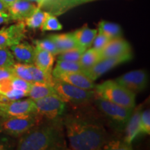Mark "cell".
I'll return each mask as SVG.
<instances>
[{"mask_svg":"<svg viewBox=\"0 0 150 150\" xmlns=\"http://www.w3.org/2000/svg\"><path fill=\"white\" fill-rule=\"evenodd\" d=\"M62 121L72 149H102L108 142L106 131L101 125L72 115H66Z\"/></svg>","mask_w":150,"mask_h":150,"instance_id":"cell-1","label":"cell"},{"mask_svg":"<svg viewBox=\"0 0 150 150\" xmlns=\"http://www.w3.org/2000/svg\"><path fill=\"white\" fill-rule=\"evenodd\" d=\"M19 150L65 149L64 126L60 118L35 125L19 138L16 143Z\"/></svg>","mask_w":150,"mask_h":150,"instance_id":"cell-2","label":"cell"},{"mask_svg":"<svg viewBox=\"0 0 150 150\" xmlns=\"http://www.w3.org/2000/svg\"><path fill=\"white\" fill-rule=\"evenodd\" d=\"M99 97L124 107H136V93L129 91L116 81L108 80L95 86Z\"/></svg>","mask_w":150,"mask_h":150,"instance_id":"cell-3","label":"cell"},{"mask_svg":"<svg viewBox=\"0 0 150 150\" xmlns=\"http://www.w3.org/2000/svg\"><path fill=\"white\" fill-rule=\"evenodd\" d=\"M36 114L20 116H6L0 119V130L12 138H20L40 120Z\"/></svg>","mask_w":150,"mask_h":150,"instance_id":"cell-4","label":"cell"},{"mask_svg":"<svg viewBox=\"0 0 150 150\" xmlns=\"http://www.w3.org/2000/svg\"><path fill=\"white\" fill-rule=\"evenodd\" d=\"M53 87L56 95L63 102L74 105L86 104L89 102L95 95V91L92 90L81 88L56 78H54Z\"/></svg>","mask_w":150,"mask_h":150,"instance_id":"cell-5","label":"cell"},{"mask_svg":"<svg viewBox=\"0 0 150 150\" xmlns=\"http://www.w3.org/2000/svg\"><path fill=\"white\" fill-rule=\"evenodd\" d=\"M35 114L48 120L59 119L65 110V103L56 95L35 100Z\"/></svg>","mask_w":150,"mask_h":150,"instance_id":"cell-6","label":"cell"},{"mask_svg":"<svg viewBox=\"0 0 150 150\" xmlns=\"http://www.w3.org/2000/svg\"><path fill=\"white\" fill-rule=\"evenodd\" d=\"M95 104L100 111L120 127L126 126L134 110V108L124 107L99 97Z\"/></svg>","mask_w":150,"mask_h":150,"instance_id":"cell-7","label":"cell"},{"mask_svg":"<svg viewBox=\"0 0 150 150\" xmlns=\"http://www.w3.org/2000/svg\"><path fill=\"white\" fill-rule=\"evenodd\" d=\"M132 59V54L129 55L115 56V57L104 58L95 63L89 68L84 70L83 74L93 81H95L99 77H100L104 73L111 70L112 68L117 65L126 63Z\"/></svg>","mask_w":150,"mask_h":150,"instance_id":"cell-8","label":"cell"},{"mask_svg":"<svg viewBox=\"0 0 150 150\" xmlns=\"http://www.w3.org/2000/svg\"><path fill=\"white\" fill-rule=\"evenodd\" d=\"M0 108L3 112L4 117L35 114V102L31 98L0 102Z\"/></svg>","mask_w":150,"mask_h":150,"instance_id":"cell-9","label":"cell"},{"mask_svg":"<svg viewBox=\"0 0 150 150\" xmlns=\"http://www.w3.org/2000/svg\"><path fill=\"white\" fill-rule=\"evenodd\" d=\"M115 81L129 91L136 93L143 91L146 88L148 76L145 70H137L124 74L116 79Z\"/></svg>","mask_w":150,"mask_h":150,"instance_id":"cell-10","label":"cell"},{"mask_svg":"<svg viewBox=\"0 0 150 150\" xmlns=\"http://www.w3.org/2000/svg\"><path fill=\"white\" fill-rule=\"evenodd\" d=\"M25 24L23 21L4 27L0 29V47L11 46L24 40L25 38Z\"/></svg>","mask_w":150,"mask_h":150,"instance_id":"cell-11","label":"cell"},{"mask_svg":"<svg viewBox=\"0 0 150 150\" xmlns=\"http://www.w3.org/2000/svg\"><path fill=\"white\" fill-rule=\"evenodd\" d=\"M97 0H51L44 4L41 8L55 16L65 13L71 9Z\"/></svg>","mask_w":150,"mask_h":150,"instance_id":"cell-12","label":"cell"},{"mask_svg":"<svg viewBox=\"0 0 150 150\" xmlns=\"http://www.w3.org/2000/svg\"><path fill=\"white\" fill-rule=\"evenodd\" d=\"M99 52L102 59L132 54L130 44L122 37L110 39Z\"/></svg>","mask_w":150,"mask_h":150,"instance_id":"cell-13","label":"cell"},{"mask_svg":"<svg viewBox=\"0 0 150 150\" xmlns=\"http://www.w3.org/2000/svg\"><path fill=\"white\" fill-rule=\"evenodd\" d=\"M38 6L28 0H18L8 7V13L12 21H24L31 16Z\"/></svg>","mask_w":150,"mask_h":150,"instance_id":"cell-14","label":"cell"},{"mask_svg":"<svg viewBox=\"0 0 150 150\" xmlns=\"http://www.w3.org/2000/svg\"><path fill=\"white\" fill-rule=\"evenodd\" d=\"M52 76L54 78L81 88L86 90H93L95 88V85L94 81L88 78L82 72L57 73Z\"/></svg>","mask_w":150,"mask_h":150,"instance_id":"cell-15","label":"cell"},{"mask_svg":"<svg viewBox=\"0 0 150 150\" xmlns=\"http://www.w3.org/2000/svg\"><path fill=\"white\" fill-rule=\"evenodd\" d=\"M9 49L18 63L24 64H33L34 63V47L27 41L22 40L11 46Z\"/></svg>","mask_w":150,"mask_h":150,"instance_id":"cell-16","label":"cell"},{"mask_svg":"<svg viewBox=\"0 0 150 150\" xmlns=\"http://www.w3.org/2000/svg\"><path fill=\"white\" fill-rule=\"evenodd\" d=\"M141 108H134L131 117L126 125L125 138L124 141L131 145L132 142L138 135H140V119L141 115Z\"/></svg>","mask_w":150,"mask_h":150,"instance_id":"cell-17","label":"cell"},{"mask_svg":"<svg viewBox=\"0 0 150 150\" xmlns=\"http://www.w3.org/2000/svg\"><path fill=\"white\" fill-rule=\"evenodd\" d=\"M54 63V56L45 50L34 47V64L48 74H52Z\"/></svg>","mask_w":150,"mask_h":150,"instance_id":"cell-18","label":"cell"},{"mask_svg":"<svg viewBox=\"0 0 150 150\" xmlns=\"http://www.w3.org/2000/svg\"><path fill=\"white\" fill-rule=\"evenodd\" d=\"M97 33V29H90L87 24L73 32L78 47L86 50L92 46L93 42Z\"/></svg>","mask_w":150,"mask_h":150,"instance_id":"cell-19","label":"cell"},{"mask_svg":"<svg viewBox=\"0 0 150 150\" xmlns=\"http://www.w3.org/2000/svg\"><path fill=\"white\" fill-rule=\"evenodd\" d=\"M47 37L55 43L60 53L71 49L79 47L73 35V32L61 34H51L49 35Z\"/></svg>","mask_w":150,"mask_h":150,"instance_id":"cell-20","label":"cell"},{"mask_svg":"<svg viewBox=\"0 0 150 150\" xmlns=\"http://www.w3.org/2000/svg\"><path fill=\"white\" fill-rule=\"evenodd\" d=\"M53 95H56V93L52 86L46 83L33 82L27 97L35 101Z\"/></svg>","mask_w":150,"mask_h":150,"instance_id":"cell-21","label":"cell"},{"mask_svg":"<svg viewBox=\"0 0 150 150\" xmlns=\"http://www.w3.org/2000/svg\"><path fill=\"white\" fill-rule=\"evenodd\" d=\"M10 79L0 81V96L6 97L10 101L17 100L27 97V94L19 91L13 85Z\"/></svg>","mask_w":150,"mask_h":150,"instance_id":"cell-22","label":"cell"},{"mask_svg":"<svg viewBox=\"0 0 150 150\" xmlns=\"http://www.w3.org/2000/svg\"><path fill=\"white\" fill-rule=\"evenodd\" d=\"M97 32L102 33L110 39L122 36V31L119 24L105 20L99 22Z\"/></svg>","mask_w":150,"mask_h":150,"instance_id":"cell-23","label":"cell"},{"mask_svg":"<svg viewBox=\"0 0 150 150\" xmlns=\"http://www.w3.org/2000/svg\"><path fill=\"white\" fill-rule=\"evenodd\" d=\"M101 59H102V57H101L100 52L99 50H95L93 47H90L83 52L81 56L79 63L84 70L92 67Z\"/></svg>","mask_w":150,"mask_h":150,"instance_id":"cell-24","label":"cell"},{"mask_svg":"<svg viewBox=\"0 0 150 150\" xmlns=\"http://www.w3.org/2000/svg\"><path fill=\"white\" fill-rule=\"evenodd\" d=\"M83 67L81 66L79 62H72L64 60L58 59L55 67L52 70V75L62 72H83Z\"/></svg>","mask_w":150,"mask_h":150,"instance_id":"cell-25","label":"cell"},{"mask_svg":"<svg viewBox=\"0 0 150 150\" xmlns=\"http://www.w3.org/2000/svg\"><path fill=\"white\" fill-rule=\"evenodd\" d=\"M27 65L32 76L33 82L46 83L53 86L54 78L52 74L44 72L34 64H27Z\"/></svg>","mask_w":150,"mask_h":150,"instance_id":"cell-26","label":"cell"},{"mask_svg":"<svg viewBox=\"0 0 150 150\" xmlns=\"http://www.w3.org/2000/svg\"><path fill=\"white\" fill-rule=\"evenodd\" d=\"M45 13L46 11H42V8L37 6L34 12L29 18L24 20V23L26 27L29 29H38L41 27L43 21H44L45 18Z\"/></svg>","mask_w":150,"mask_h":150,"instance_id":"cell-27","label":"cell"},{"mask_svg":"<svg viewBox=\"0 0 150 150\" xmlns=\"http://www.w3.org/2000/svg\"><path fill=\"white\" fill-rule=\"evenodd\" d=\"M40 28L42 31H60L63 29V26L58 20L56 16L46 11L45 18Z\"/></svg>","mask_w":150,"mask_h":150,"instance_id":"cell-28","label":"cell"},{"mask_svg":"<svg viewBox=\"0 0 150 150\" xmlns=\"http://www.w3.org/2000/svg\"><path fill=\"white\" fill-rule=\"evenodd\" d=\"M14 76L24 79L27 81L33 83V79L29 70L27 64L21 63H16L11 66Z\"/></svg>","mask_w":150,"mask_h":150,"instance_id":"cell-29","label":"cell"},{"mask_svg":"<svg viewBox=\"0 0 150 150\" xmlns=\"http://www.w3.org/2000/svg\"><path fill=\"white\" fill-rule=\"evenodd\" d=\"M35 47L42 49V50L47 51L53 54L54 56L58 55L60 52L58 50L57 47L56 46L55 43L52 41L49 37L45 38L40 39V40H35L33 42Z\"/></svg>","mask_w":150,"mask_h":150,"instance_id":"cell-30","label":"cell"},{"mask_svg":"<svg viewBox=\"0 0 150 150\" xmlns=\"http://www.w3.org/2000/svg\"><path fill=\"white\" fill-rule=\"evenodd\" d=\"M85 51L86 50H82L79 47L71 49V50L59 53L58 54L59 55L58 59L72 62H79L81 56Z\"/></svg>","mask_w":150,"mask_h":150,"instance_id":"cell-31","label":"cell"},{"mask_svg":"<svg viewBox=\"0 0 150 150\" xmlns=\"http://www.w3.org/2000/svg\"><path fill=\"white\" fill-rule=\"evenodd\" d=\"M16 63V59L9 47H0V67H11Z\"/></svg>","mask_w":150,"mask_h":150,"instance_id":"cell-32","label":"cell"},{"mask_svg":"<svg viewBox=\"0 0 150 150\" xmlns=\"http://www.w3.org/2000/svg\"><path fill=\"white\" fill-rule=\"evenodd\" d=\"M140 134H150L149 109H147L141 112L140 119Z\"/></svg>","mask_w":150,"mask_h":150,"instance_id":"cell-33","label":"cell"},{"mask_svg":"<svg viewBox=\"0 0 150 150\" xmlns=\"http://www.w3.org/2000/svg\"><path fill=\"white\" fill-rule=\"evenodd\" d=\"M104 149L109 150H129L131 149V145L125 141H108L103 147Z\"/></svg>","mask_w":150,"mask_h":150,"instance_id":"cell-34","label":"cell"},{"mask_svg":"<svg viewBox=\"0 0 150 150\" xmlns=\"http://www.w3.org/2000/svg\"><path fill=\"white\" fill-rule=\"evenodd\" d=\"M110 40V38H109L108 37L106 36V35L102 34V33L97 32L96 36H95V39H94L93 44H92L93 48L100 51L109 42Z\"/></svg>","mask_w":150,"mask_h":150,"instance_id":"cell-35","label":"cell"},{"mask_svg":"<svg viewBox=\"0 0 150 150\" xmlns=\"http://www.w3.org/2000/svg\"><path fill=\"white\" fill-rule=\"evenodd\" d=\"M3 134L4 135L0 136V150L13 149L16 145L12 137L7 136L4 134Z\"/></svg>","mask_w":150,"mask_h":150,"instance_id":"cell-36","label":"cell"},{"mask_svg":"<svg viewBox=\"0 0 150 150\" xmlns=\"http://www.w3.org/2000/svg\"><path fill=\"white\" fill-rule=\"evenodd\" d=\"M13 76L11 67H0V81L8 79Z\"/></svg>","mask_w":150,"mask_h":150,"instance_id":"cell-37","label":"cell"},{"mask_svg":"<svg viewBox=\"0 0 150 150\" xmlns=\"http://www.w3.org/2000/svg\"><path fill=\"white\" fill-rule=\"evenodd\" d=\"M13 22L7 11H0V25L3 24H8Z\"/></svg>","mask_w":150,"mask_h":150,"instance_id":"cell-38","label":"cell"},{"mask_svg":"<svg viewBox=\"0 0 150 150\" xmlns=\"http://www.w3.org/2000/svg\"><path fill=\"white\" fill-rule=\"evenodd\" d=\"M28 1H31V2L37 3V6L38 7H40V8H41V6H42L45 2V0H28Z\"/></svg>","mask_w":150,"mask_h":150,"instance_id":"cell-39","label":"cell"},{"mask_svg":"<svg viewBox=\"0 0 150 150\" xmlns=\"http://www.w3.org/2000/svg\"><path fill=\"white\" fill-rule=\"evenodd\" d=\"M1 1H3V3L4 4L7 6V8H8L9 6H11L12 4L16 2L18 0H1Z\"/></svg>","mask_w":150,"mask_h":150,"instance_id":"cell-40","label":"cell"},{"mask_svg":"<svg viewBox=\"0 0 150 150\" xmlns=\"http://www.w3.org/2000/svg\"><path fill=\"white\" fill-rule=\"evenodd\" d=\"M0 11H8V8H7V6L3 3V1H1V0H0Z\"/></svg>","mask_w":150,"mask_h":150,"instance_id":"cell-41","label":"cell"},{"mask_svg":"<svg viewBox=\"0 0 150 150\" xmlns=\"http://www.w3.org/2000/svg\"><path fill=\"white\" fill-rule=\"evenodd\" d=\"M3 117H4V114H3L2 111H1V108H0V119H1V118H2Z\"/></svg>","mask_w":150,"mask_h":150,"instance_id":"cell-42","label":"cell"},{"mask_svg":"<svg viewBox=\"0 0 150 150\" xmlns=\"http://www.w3.org/2000/svg\"><path fill=\"white\" fill-rule=\"evenodd\" d=\"M51 1V0H45V2H44V4H45V3H47V2H48V1ZM42 7V6H41Z\"/></svg>","mask_w":150,"mask_h":150,"instance_id":"cell-43","label":"cell"},{"mask_svg":"<svg viewBox=\"0 0 150 150\" xmlns=\"http://www.w3.org/2000/svg\"><path fill=\"white\" fill-rule=\"evenodd\" d=\"M0 133H1V130H0Z\"/></svg>","mask_w":150,"mask_h":150,"instance_id":"cell-44","label":"cell"}]
</instances>
